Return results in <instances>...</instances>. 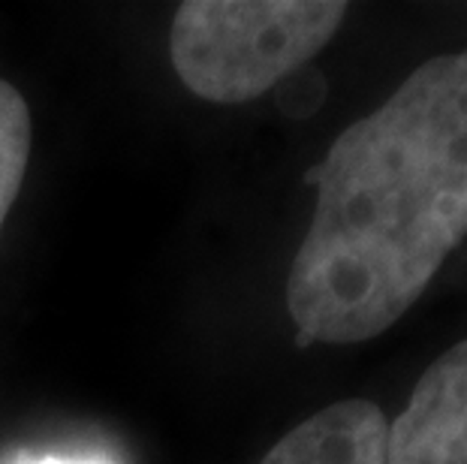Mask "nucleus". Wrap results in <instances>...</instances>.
I'll return each mask as SVG.
<instances>
[{"label": "nucleus", "instance_id": "1", "mask_svg": "<svg viewBox=\"0 0 467 464\" xmlns=\"http://www.w3.org/2000/svg\"><path fill=\"white\" fill-rule=\"evenodd\" d=\"M307 179L317 209L286 278L299 344L371 341L467 235V52L416 67Z\"/></svg>", "mask_w": 467, "mask_h": 464}, {"label": "nucleus", "instance_id": "4", "mask_svg": "<svg viewBox=\"0 0 467 464\" xmlns=\"http://www.w3.org/2000/svg\"><path fill=\"white\" fill-rule=\"evenodd\" d=\"M386 431L374 401H337L277 440L260 464H386Z\"/></svg>", "mask_w": 467, "mask_h": 464}, {"label": "nucleus", "instance_id": "3", "mask_svg": "<svg viewBox=\"0 0 467 464\" xmlns=\"http://www.w3.org/2000/svg\"><path fill=\"white\" fill-rule=\"evenodd\" d=\"M386 464H467V338L441 353L386 431Z\"/></svg>", "mask_w": 467, "mask_h": 464}, {"label": "nucleus", "instance_id": "5", "mask_svg": "<svg viewBox=\"0 0 467 464\" xmlns=\"http://www.w3.org/2000/svg\"><path fill=\"white\" fill-rule=\"evenodd\" d=\"M31 139V108L13 85L0 78V226H4L18 191H22Z\"/></svg>", "mask_w": 467, "mask_h": 464}, {"label": "nucleus", "instance_id": "6", "mask_svg": "<svg viewBox=\"0 0 467 464\" xmlns=\"http://www.w3.org/2000/svg\"><path fill=\"white\" fill-rule=\"evenodd\" d=\"M18 464H109L103 459H64V456H43L31 461H18Z\"/></svg>", "mask_w": 467, "mask_h": 464}, {"label": "nucleus", "instance_id": "2", "mask_svg": "<svg viewBox=\"0 0 467 464\" xmlns=\"http://www.w3.org/2000/svg\"><path fill=\"white\" fill-rule=\"evenodd\" d=\"M347 4L191 0L169 31L175 73L196 97L247 103L299 70L335 36Z\"/></svg>", "mask_w": 467, "mask_h": 464}]
</instances>
